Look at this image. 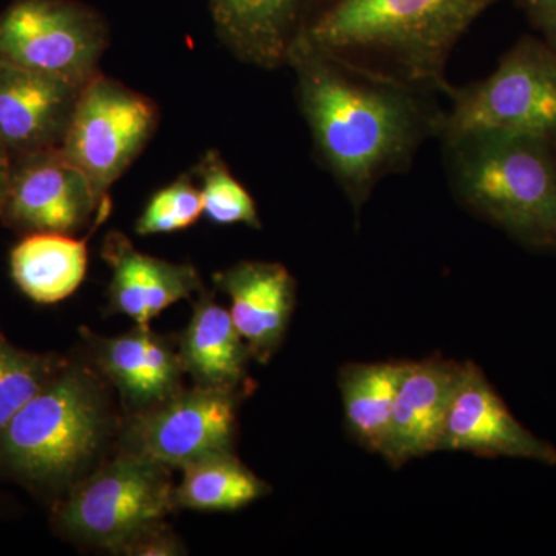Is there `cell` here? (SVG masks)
<instances>
[{
    "label": "cell",
    "mask_w": 556,
    "mask_h": 556,
    "mask_svg": "<svg viewBox=\"0 0 556 556\" xmlns=\"http://www.w3.org/2000/svg\"><path fill=\"white\" fill-rule=\"evenodd\" d=\"M287 64L317 155L356 215L382 179L407 172L426 141L441 138L437 91L314 51L291 50Z\"/></svg>",
    "instance_id": "cell-1"
},
{
    "label": "cell",
    "mask_w": 556,
    "mask_h": 556,
    "mask_svg": "<svg viewBox=\"0 0 556 556\" xmlns=\"http://www.w3.org/2000/svg\"><path fill=\"white\" fill-rule=\"evenodd\" d=\"M496 2L318 0L311 16L300 22L291 50L328 54L447 94L453 49Z\"/></svg>",
    "instance_id": "cell-2"
},
{
    "label": "cell",
    "mask_w": 556,
    "mask_h": 556,
    "mask_svg": "<svg viewBox=\"0 0 556 556\" xmlns=\"http://www.w3.org/2000/svg\"><path fill=\"white\" fill-rule=\"evenodd\" d=\"M109 390L97 368L67 358L0 430V479L53 506L102 463L121 428Z\"/></svg>",
    "instance_id": "cell-3"
},
{
    "label": "cell",
    "mask_w": 556,
    "mask_h": 556,
    "mask_svg": "<svg viewBox=\"0 0 556 556\" xmlns=\"http://www.w3.org/2000/svg\"><path fill=\"white\" fill-rule=\"evenodd\" d=\"M445 169L456 200L532 251L556 254V144L527 135L445 139Z\"/></svg>",
    "instance_id": "cell-4"
},
{
    "label": "cell",
    "mask_w": 556,
    "mask_h": 556,
    "mask_svg": "<svg viewBox=\"0 0 556 556\" xmlns=\"http://www.w3.org/2000/svg\"><path fill=\"white\" fill-rule=\"evenodd\" d=\"M170 468L119 452L102 460L51 506V526L76 544L110 554L142 527L177 510Z\"/></svg>",
    "instance_id": "cell-5"
},
{
    "label": "cell",
    "mask_w": 556,
    "mask_h": 556,
    "mask_svg": "<svg viewBox=\"0 0 556 556\" xmlns=\"http://www.w3.org/2000/svg\"><path fill=\"white\" fill-rule=\"evenodd\" d=\"M441 141L495 131L556 144V53L543 39L525 36L501 58L492 75L450 87Z\"/></svg>",
    "instance_id": "cell-6"
},
{
    "label": "cell",
    "mask_w": 556,
    "mask_h": 556,
    "mask_svg": "<svg viewBox=\"0 0 556 556\" xmlns=\"http://www.w3.org/2000/svg\"><path fill=\"white\" fill-rule=\"evenodd\" d=\"M159 123L149 98L118 80L94 75L80 90L61 150L101 201L148 144Z\"/></svg>",
    "instance_id": "cell-7"
},
{
    "label": "cell",
    "mask_w": 556,
    "mask_h": 556,
    "mask_svg": "<svg viewBox=\"0 0 556 556\" xmlns=\"http://www.w3.org/2000/svg\"><path fill=\"white\" fill-rule=\"evenodd\" d=\"M105 28L73 0H16L0 14V60L86 86L98 75Z\"/></svg>",
    "instance_id": "cell-8"
},
{
    "label": "cell",
    "mask_w": 556,
    "mask_h": 556,
    "mask_svg": "<svg viewBox=\"0 0 556 556\" xmlns=\"http://www.w3.org/2000/svg\"><path fill=\"white\" fill-rule=\"evenodd\" d=\"M240 396L197 387L178 391L156 407L129 415L119 428L121 452L167 468L233 450Z\"/></svg>",
    "instance_id": "cell-9"
},
{
    "label": "cell",
    "mask_w": 556,
    "mask_h": 556,
    "mask_svg": "<svg viewBox=\"0 0 556 556\" xmlns=\"http://www.w3.org/2000/svg\"><path fill=\"white\" fill-rule=\"evenodd\" d=\"M86 175L73 166L61 148L14 156L0 222L22 236L73 233L91 218L108 217Z\"/></svg>",
    "instance_id": "cell-10"
},
{
    "label": "cell",
    "mask_w": 556,
    "mask_h": 556,
    "mask_svg": "<svg viewBox=\"0 0 556 556\" xmlns=\"http://www.w3.org/2000/svg\"><path fill=\"white\" fill-rule=\"evenodd\" d=\"M442 450L484 457H517L556 466V448L535 437L473 362L460 364Z\"/></svg>",
    "instance_id": "cell-11"
},
{
    "label": "cell",
    "mask_w": 556,
    "mask_h": 556,
    "mask_svg": "<svg viewBox=\"0 0 556 556\" xmlns=\"http://www.w3.org/2000/svg\"><path fill=\"white\" fill-rule=\"evenodd\" d=\"M83 87L0 60V139L11 156L61 148Z\"/></svg>",
    "instance_id": "cell-12"
},
{
    "label": "cell",
    "mask_w": 556,
    "mask_h": 556,
    "mask_svg": "<svg viewBox=\"0 0 556 556\" xmlns=\"http://www.w3.org/2000/svg\"><path fill=\"white\" fill-rule=\"evenodd\" d=\"M94 368L119 393L130 415L156 407L182 388L178 351L150 329L135 325L126 334L101 338L83 329Z\"/></svg>",
    "instance_id": "cell-13"
},
{
    "label": "cell",
    "mask_w": 556,
    "mask_h": 556,
    "mask_svg": "<svg viewBox=\"0 0 556 556\" xmlns=\"http://www.w3.org/2000/svg\"><path fill=\"white\" fill-rule=\"evenodd\" d=\"M460 364L434 356L404 362L383 459L399 468L441 452Z\"/></svg>",
    "instance_id": "cell-14"
},
{
    "label": "cell",
    "mask_w": 556,
    "mask_h": 556,
    "mask_svg": "<svg viewBox=\"0 0 556 556\" xmlns=\"http://www.w3.org/2000/svg\"><path fill=\"white\" fill-rule=\"evenodd\" d=\"M214 281L228 295L230 318L252 358L268 364L294 314V277L280 263L241 262L215 274Z\"/></svg>",
    "instance_id": "cell-15"
},
{
    "label": "cell",
    "mask_w": 556,
    "mask_h": 556,
    "mask_svg": "<svg viewBox=\"0 0 556 556\" xmlns=\"http://www.w3.org/2000/svg\"><path fill=\"white\" fill-rule=\"evenodd\" d=\"M102 257L112 270L110 313L123 314L139 327H150L163 311L203 288L192 265L142 254L119 232L105 237Z\"/></svg>",
    "instance_id": "cell-16"
},
{
    "label": "cell",
    "mask_w": 556,
    "mask_h": 556,
    "mask_svg": "<svg viewBox=\"0 0 556 556\" xmlns=\"http://www.w3.org/2000/svg\"><path fill=\"white\" fill-rule=\"evenodd\" d=\"M178 356L193 386L244 396L249 390L247 342L229 309L214 295L203 294L193 306L188 327L178 340Z\"/></svg>",
    "instance_id": "cell-17"
},
{
    "label": "cell",
    "mask_w": 556,
    "mask_h": 556,
    "mask_svg": "<svg viewBox=\"0 0 556 556\" xmlns=\"http://www.w3.org/2000/svg\"><path fill=\"white\" fill-rule=\"evenodd\" d=\"M303 0H211L212 16L229 49L258 67L287 62Z\"/></svg>",
    "instance_id": "cell-18"
},
{
    "label": "cell",
    "mask_w": 556,
    "mask_h": 556,
    "mask_svg": "<svg viewBox=\"0 0 556 556\" xmlns=\"http://www.w3.org/2000/svg\"><path fill=\"white\" fill-rule=\"evenodd\" d=\"M87 241L67 233L24 236L10 255L14 283L39 305H54L75 294L87 276Z\"/></svg>",
    "instance_id": "cell-19"
},
{
    "label": "cell",
    "mask_w": 556,
    "mask_h": 556,
    "mask_svg": "<svg viewBox=\"0 0 556 556\" xmlns=\"http://www.w3.org/2000/svg\"><path fill=\"white\" fill-rule=\"evenodd\" d=\"M404 362L348 364L339 372L348 431L369 453L382 455L390 434Z\"/></svg>",
    "instance_id": "cell-20"
},
{
    "label": "cell",
    "mask_w": 556,
    "mask_h": 556,
    "mask_svg": "<svg viewBox=\"0 0 556 556\" xmlns=\"http://www.w3.org/2000/svg\"><path fill=\"white\" fill-rule=\"evenodd\" d=\"M175 486L178 508L236 511L268 495L270 485L229 452L214 453L182 467Z\"/></svg>",
    "instance_id": "cell-21"
},
{
    "label": "cell",
    "mask_w": 556,
    "mask_h": 556,
    "mask_svg": "<svg viewBox=\"0 0 556 556\" xmlns=\"http://www.w3.org/2000/svg\"><path fill=\"white\" fill-rule=\"evenodd\" d=\"M67 357L36 353L11 343L0 331V430L50 382Z\"/></svg>",
    "instance_id": "cell-22"
},
{
    "label": "cell",
    "mask_w": 556,
    "mask_h": 556,
    "mask_svg": "<svg viewBox=\"0 0 556 556\" xmlns=\"http://www.w3.org/2000/svg\"><path fill=\"white\" fill-rule=\"evenodd\" d=\"M201 199L203 215L214 225H247L249 228H262L255 201L248 189L230 174L225 161L218 153H207L201 161Z\"/></svg>",
    "instance_id": "cell-23"
},
{
    "label": "cell",
    "mask_w": 556,
    "mask_h": 556,
    "mask_svg": "<svg viewBox=\"0 0 556 556\" xmlns=\"http://www.w3.org/2000/svg\"><path fill=\"white\" fill-rule=\"evenodd\" d=\"M201 215V192L188 177H182L150 199L135 229L139 236L178 232L195 225Z\"/></svg>",
    "instance_id": "cell-24"
},
{
    "label": "cell",
    "mask_w": 556,
    "mask_h": 556,
    "mask_svg": "<svg viewBox=\"0 0 556 556\" xmlns=\"http://www.w3.org/2000/svg\"><path fill=\"white\" fill-rule=\"evenodd\" d=\"M185 554V543L163 521L142 527L113 552V555L124 556H178Z\"/></svg>",
    "instance_id": "cell-25"
},
{
    "label": "cell",
    "mask_w": 556,
    "mask_h": 556,
    "mask_svg": "<svg viewBox=\"0 0 556 556\" xmlns=\"http://www.w3.org/2000/svg\"><path fill=\"white\" fill-rule=\"evenodd\" d=\"M541 39L556 53V0H518Z\"/></svg>",
    "instance_id": "cell-26"
},
{
    "label": "cell",
    "mask_w": 556,
    "mask_h": 556,
    "mask_svg": "<svg viewBox=\"0 0 556 556\" xmlns=\"http://www.w3.org/2000/svg\"><path fill=\"white\" fill-rule=\"evenodd\" d=\"M11 167H13V156L0 139V208H2L7 189H9Z\"/></svg>",
    "instance_id": "cell-27"
}]
</instances>
